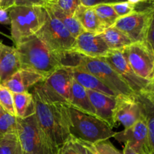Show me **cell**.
I'll return each instance as SVG.
<instances>
[{"label": "cell", "instance_id": "cell-1", "mask_svg": "<svg viewBox=\"0 0 154 154\" xmlns=\"http://www.w3.org/2000/svg\"><path fill=\"white\" fill-rule=\"evenodd\" d=\"M31 93L35 103L36 120L51 142L59 149L71 139L66 105L49 102L34 87Z\"/></svg>", "mask_w": 154, "mask_h": 154}, {"label": "cell", "instance_id": "cell-2", "mask_svg": "<svg viewBox=\"0 0 154 154\" xmlns=\"http://www.w3.org/2000/svg\"><path fill=\"white\" fill-rule=\"evenodd\" d=\"M21 69H28L40 74L44 78L60 68L55 53L36 35L23 39L15 45Z\"/></svg>", "mask_w": 154, "mask_h": 154}, {"label": "cell", "instance_id": "cell-3", "mask_svg": "<svg viewBox=\"0 0 154 154\" xmlns=\"http://www.w3.org/2000/svg\"><path fill=\"white\" fill-rule=\"evenodd\" d=\"M66 105L68 126L72 138L89 144L108 140L115 132L105 122L96 115Z\"/></svg>", "mask_w": 154, "mask_h": 154}, {"label": "cell", "instance_id": "cell-4", "mask_svg": "<svg viewBox=\"0 0 154 154\" xmlns=\"http://www.w3.org/2000/svg\"><path fill=\"white\" fill-rule=\"evenodd\" d=\"M17 135L24 154H57L58 148L51 142L38 123L35 114L17 117Z\"/></svg>", "mask_w": 154, "mask_h": 154}, {"label": "cell", "instance_id": "cell-5", "mask_svg": "<svg viewBox=\"0 0 154 154\" xmlns=\"http://www.w3.org/2000/svg\"><path fill=\"white\" fill-rule=\"evenodd\" d=\"M11 35L14 45L23 39L35 35L46 20V10L41 6L14 5L8 9Z\"/></svg>", "mask_w": 154, "mask_h": 154}, {"label": "cell", "instance_id": "cell-6", "mask_svg": "<svg viewBox=\"0 0 154 154\" xmlns=\"http://www.w3.org/2000/svg\"><path fill=\"white\" fill-rule=\"evenodd\" d=\"M72 81L71 69L60 67L34 87L49 102L69 105Z\"/></svg>", "mask_w": 154, "mask_h": 154}, {"label": "cell", "instance_id": "cell-7", "mask_svg": "<svg viewBox=\"0 0 154 154\" xmlns=\"http://www.w3.org/2000/svg\"><path fill=\"white\" fill-rule=\"evenodd\" d=\"M46 20L36 35L54 53L72 51L75 44V38L72 35L61 21L57 19L48 7Z\"/></svg>", "mask_w": 154, "mask_h": 154}, {"label": "cell", "instance_id": "cell-8", "mask_svg": "<svg viewBox=\"0 0 154 154\" xmlns=\"http://www.w3.org/2000/svg\"><path fill=\"white\" fill-rule=\"evenodd\" d=\"M78 69L87 71L96 76L117 96L126 97L136 96L129 85L104 58H90L84 56Z\"/></svg>", "mask_w": 154, "mask_h": 154}, {"label": "cell", "instance_id": "cell-9", "mask_svg": "<svg viewBox=\"0 0 154 154\" xmlns=\"http://www.w3.org/2000/svg\"><path fill=\"white\" fill-rule=\"evenodd\" d=\"M122 53L138 77L150 81L154 76V51L147 42L132 43Z\"/></svg>", "mask_w": 154, "mask_h": 154}, {"label": "cell", "instance_id": "cell-10", "mask_svg": "<svg viewBox=\"0 0 154 154\" xmlns=\"http://www.w3.org/2000/svg\"><path fill=\"white\" fill-rule=\"evenodd\" d=\"M152 5L137 10L132 14L119 18L113 26L126 35L132 43L144 42L147 40Z\"/></svg>", "mask_w": 154, "mask_h": 154}, {"label": "cell", "instance_id": "cell-11", "mask_svg": "<svg viewBox=\"0 0 154 154\" xmlns=\"http://www.w3.org/2000/svg\"><path fill=\"white\" fill-rule=\"evenodd\" d=\"M104 59L118 73L136 95L141 93L148 82V81L140 78L135 73L122 51H112L107 57H104Z\"/></svg>", "mask_w": 154, "mask_h": 154}, {"label": "cell", "instance_id": "cell-12", "mask_svg": "<svg viewBox=\"0 0 154 154\" xmlns=\"http://www.w3.org/2000/svg\"><path fill=\"white\" fill-rule=\"evenodd\" d=\"M72 51L90 58H104L112 51L102 35L88 32H84L76 38Z\"/></svg>", "mask_w": 154, "mask_h": 154}, {"label": "cell", "instance_id": "cell-13", "mask_svg": "<svg viewBox=\"0 0 154 154\" xmlns=\"http://www.w3.org/2000/svg\"><path fill=\"white\" fill-rule=\"evenodd\" d=\"M143 115L144 114L137 99V95L133 97L117 96L114 113V118L116 123L119 122L126 129L133 126Z\"/></svg>", "mask_w": 154, "mask_h": 154}, {"label": "cell", "instance_id": "cell-14", "mask_svg": "<svg viewBox=\"0 0 154 154\" xmlns=\"http://www.w3.org/2000/svg\"><path fill=\"white\" fill-rule=\"evenodd\" d=\"M147 126L144 115L133 126L124 129V130L115 132L114 138L121 143L127 144L135 151L139 153L147 150Z\"/></svg>", "mask_w": 154, "mask_h": 154}, {"label": "cell", "instance_id": "cell-15", "mask_svg": "<svg viewBox=\"0 0 154 154\" xmlns=\"http://www.w3.org/2000/svg\"><path fill=\"white\" fill-rule=\"evenodd\" d=\"M90 102L95 110V115L109 125L111 128L115 127L114 113L117 104V97L107 96L103 93L87 90Z\"/></svg>", "mask_w": 154, "mask_h": 154}, {"label": "cell", "instance_id": "cell-16", "mask_svg": "<svg viewBox=\"0 0 154 154\" xmlns=\"http://www.w3.org/2000/svg\"><path fill=\"white\" fill-rule=\"evenodd\" d=\"M45 79L40 74L28 69H20L0 85L6 87L12 93L29 92V89L34 87Z\"/></svg>", "mask_w": 154, "mask_h": 154}, {"label": "cell", "instance_id": "cell-17", "mask_svg": "<svg viewBox=\"0 0 154 154\" xmlns=\"http://www.w3.org/2000/svg\"><path fill=\"white\" fill-rule=\"evenodd\" d=\"M21 69L16 48L0 44V84Z\"/></svg>", "mask_w": 154, "mask_h": 154}, {"label": "cell", "instance_id": "cell-18", "mask_svg": "<svg viewBox=\"0 0 154 154\" xmlns=\"http://www.w3.org/2000/svg\"><path fill=\"white\" fill-rule=\"evenodd\" d=\"M70 69L73 79L77 81L80 85L84 87L86 90L99 92V93H103L107 96H113V97L119 96L113 90L105 85L99 78H96L90 72L83 70V69H78V68Z\"/></svg>", "mask_w": 154, "mask_h": 154}, {"label": "cell", "instance_id": "cell-19", "mask_svg": "<svg viewBox=\"0 0 154 154\" xmlns=\"http://www.w3.org/2000/svg\"><path fill=\"white\" fill-rule=\"evenodd\" d=\"M74 17L78 20L85 32L102 34L105 31L93 7L80 5L77 8Z\"/></svg>", "mask_w": 154, "mask_h": 154}, {"label": "cell", "instance_id": "cell-20", "mask_svg": "<svg viewBox=\"0 0 154 154\" xmlns=\"http://www.w3.org/2000/svg\"><path fill=\"white\" fill-rule=\"evenodd\" d=\"M69 106L95 115V110L90 102L87 90L73 79L71 90V101Z\"/></svg>", "mask_w": 154, "mask_h": 154}, {"label": "cell", "instance_id": "cell-21", "mask_svg": "<svg viewBox=\"0 0 154 154\" xmlns=\"http://www.w3.org/2000/svg\"><path fill=\"white\" fill-rule=\"evenodd\" d=\"M137 99L147 121L148 134L146 151L149 154H154V104L150 102L140 95H137Z\"/></svg>", "mask_w": 154, "mask_h": 154}, {"label": "cell", "instance_id": "cell-22", "mask_svg": "<svg viewBox=\"0 0 154 154\" xmlns=\"http://www.w3.org/2000/svg\"><path fill=\"white\" fill-rule=\"evenodd\" d=\"M101 35L111 51H122L132 44L126 35L114 26L106 29Z\"/></svg>", "mask_w": 154, "mask_h": 154}, {"label": "cell", "instance_id": "cell-23", "mask_svg": "<svg viewBox=\"0 0 154 154\" xmlns=\"http://www.w3.org/2000/svg\"><path fill=\"white\" fill-rule=\"evenodd\" d=\"M15 115L18 118H26L35 114V103L32 93L29 92L13 93Z\"/></svg>", "mask_w": 154, "mask_h": 154}, {"label": "cell", "instance_id": "cell-24", "mask_svg": "<svg viewBox=\"0 0 154 154\" xmlns=\"http://www.w3.org/2000/svg\"><path fill=\"white\" fill-rule=\"evenodd\" d=\"M45 7H48L51 11L54 14V16L60 20L64 26L67 29L68 31L72 34V36L76 38L79 35L84 32V29L78 20L72 15L67 14L63 11H62L55 3H51L47 5Z\"/></svg>", "mask_w": 154, "mask_h": 154}, {"label": "cell", "instance_id": "cell-25", "mask_svg": "<svg viewBox=\"0 0 154 154\" xmlns=\"http://www.w3.org/2000/svg\"><path fill=\"white\" fill-rule=\"evenodd\" d=\"M93 8L105 30L113 26L119 19L111 5H99Z\"/></svg>", "mask_w": 154, "mask_h": 154}, {"label": "cell", "instance_id": "cell-26", "mask_svg": "<svg viewBox=\"0 0 154 154\" xmlns=\"http://www.w3.org/2000/svg\"><path fill=\"white\" fill-rule=\"evenodd\" d=\"M0 154H22L17 134H8L0 137Z\"/></svg>", "mask_w": 154, "mask_h": 154}, {"label": "cell", "instance_id": "cell-27", "mask_svg": "<svg viewBox=\"0 0 154 154\" xmlns=\"http://www.w3.org/2000/svg\"><path fill=\"white\" fill-rule=\"evenodd\" d=\"M17 117L5 111L0 116V137L8 134H17Z\"/></svg>", "mask_w": 154, "mask_h": 154}, {"label": "cell", "instance_id": "cell-28", "mask_svg": "<svg viewBox=\"0 0 154 154\" xmlns=\"http://www.w3.org/2000/svg\"><path fill=\"white\" fill-rule=\"evenodd\" d=\"M84 143L88 146L89 148L94 154H123L111 144L109 139L99 141L95 144Z\"/></svg>", "mask_w": 154, "mask_h": 154}, {"label": "cell", "instance_id": "cell-29", "mask_svg": "<svg viewBox=\"0 0 154 154\" xmlns=\"http://www.w3.org/2000/svg\"><path fill=\"white\" fill-rule=\"evenodd\" d=\"M0 105L4 111L11 115H15L13 93L6 87L0 85Z\"/></svg>", "mask_w": 154, "mask_h": 154}, {"label": "cell", "instance_id": "cell-30", "mask_svg": "<svg viewBox=\"0 0 154 154\" xmlns=\"http://www.w3.org/2000/svg\"><path fill=\"white\" fill-rule=\"evenodd\" d=\"M111 5L115 11L116 14L119 17V18L132 14L137 11L136 5L127 1L114 3V4H111Z\"/></svg>", "mask_w": 154, "mask_h": 154}, {"label": "cell", "instance_id": "cell-31", "mask_svg": "<svg viewBox=\"0 0 154 154\" xmlns=\"http://www.w3.org/2000/svg\"><path fill=\"white\" fill-rule=\"evenodd\" d=\"M55 4L65 13L72 16H74L77 8L81 5L80 0H57Z\"/></svg>", "mask_w": 154, "mask_h": 154}, {"label": "cell", "instance_id": "cell-32", "mask_svg": "<svg viewBox=\"0 0 154 154\" xmlns=\"http://www.w3.org/2000/svg\"><path fill=\"white\" fill-rule=\"evenodd\" d=\"M138 95L144 97L151 103L154 104V76L150 81H148L144 88Z\"/></svg>", "mask_w": 154, "mask_h": 154}, {"label": "cell", "instance_id": "cell-33", "mask_svg": "<svg viewBox=\"0 0 154 154\" xmlns=\"http://www.w3.org/2000/svg\"><path fill=\"white\" fill-rule=\"evenodd\" d=\"M125 1L126 0H80V2L82 5L87 6V7H94L99 5H111Z\"/></svg>", "mask_w": 154, "mask_h": 154}, {"label": "cell", "instance_id": "cell-34", "mask_svg": "<svg viewBox=\"0 0 154 154\" xmlns=\"http://www.w3.org/2000/svg\"><path fill=\"white\" fill-rule=\"evenodd\" d=\"M71 141H72V145L76 149V150L79 154H94V153L89 148L88 146L84 141L75 139L72 137H71Z\"/></svg>", "mask_w": 154, "mask_h": 154}, {"label": "cell", "instance_id": "cell-35", "mask_svg": "<svg viewBox=\"0 0 154 154\" xmlns=\"http://www.w3.org/2000/svg\"><path fill=\"white\" fill-rule=\"evenodd\" d=\"M146 42L149 44V45L151 47L154 51V5H152L151 17H150V25H149Z\"/></svg>", "mask_w": 154, "mask_h": 154}, {"label": "cell", "instance_id": "cell-36", "mask_svg": "<svg viewBox=\"0 0 154 154\" xmlns=\"http://www.w3.org/2000/svg\"><path fill=\"white\" fill-rule=\"evenodd\" d=\"M48 5L46 0H14V5L18 6H41L45 7Z\"/></svg>", "mask_w": 154, "mask_h": 154}, {"label": "cell", "instance_id": "cell-37", "mask_svg": "<svg viewBox=\"0 0 154 154\" xmlns=\"http://www.w3.org/2000/svg\"><path fill=\"white\" fill-rule=\"evenodd\" d=\"M57 154H79L72 145L71 139L59 147Z\"/></svg>", "mask_w": 154, "mask_h": 154}, {"label": "cell", "instance_id": "cell-38", "mask_svg": "<svg viewBox=\"0 0 154 154\" xmlns=\"http://www.w3.org/2000/svg\"><path fill=\"white\" fill-rule=\"evenodd\" d=\"M0 24L11 25V19L8 10L0 8Z\"/></svg>", "mask_w": 154, "mask_h": 154}, {"label": "cell", "instance_id": "cell-39", "mask_svg": "<svg viewBox=\"0 0 154 154\" xmlns=\"http://www.w3.org/2000/svg\"><path fill=\"white\" fill-rule=\"evenodd\" d=\"M13 6H14V0H2L0 8L8 10Z\"/></svg>", "mask_w": 154, "mask_h": 154}, {"label": "cell", "instance_id": "cell-40", "mask_svg": "<svg viewBox=\"0 0 154 154\" xmlns=\"http://www.w3.org/2000/svg\"><path fill=\"white\" fill-rule=\"evenodd\" d=\"M123 154H138L136 151L133 150L129 144H125L124 149H123Z\"/></svg>", "mask_w": 154, "mask_h": 154}, {"label": "cell", "instance_id": "cell-41", "mask_svg": "<svg viewBox=\"0 0 154 154\" xmlns=\"http://www.w3.org/2000/svg\"><path fill=\"white\" fill-rule=\"evenodd\" d=\"M129 2L132 3V4L137 5L142 4V3H149L150 4V0H126Z\"/></svg>", "mask_w": 154, "mask_h": 154}, {"label": "cell", "instance_id": "cell-42", "mask_svg": "<svg viewBox=\"0 0 154 154\" xmlns=\"http://www.w3.org/2000/svg\"><path fill=\"white\" fill-rule=\"evenodd\" d=\"M48 2V4H51V3H56L57 0H46Z\"/></svg>", "mask_w": 154, "mask_h": 154}, {"label": "cell", "instance_id": "cell-43", "mask_svg": "<svg viewBox=\"0 0 154 154\" xmlns=\"http://www.w3.org/2000/svg\"><path fill=\"white\" fill-rule=\"evenodd\" d=\"M5 112V111H4V109H3L2 108V107L1 106V105H0V116L2 115V114H3V113Z\"/></svg>", "mask_w": 154, "mask_h": 154}, {"label": "cell", "instance_id": "cell-44", "mask_svg": "<svg viewBox=\"0 0 154 154\" xmlns=\"http://www.w3.org/2000/svg\"><path fill=\"white\" fill-rule=\"evenodd\" d=\"M138 154H149V153H147V152L146 151V150H142V151L140 152V153H138Z\"/></svg>", "mask_w": 154, "mask_h": 154}, {"label": "cell", "instance_id": "cell-45", "mask_svg": "<svg viewBox=\"0 0 154 154\" xmlns=\"http://www.w3.org/2000/svg\"><path fill=\"white\" fill-rule=\"evenodd\" d=\"M150 4L151 5H154V0H150Z\"/></svg>", "mask_w": 154, "mask_h": 154}, {"label": "cell", "instance_id": "cell-46", "mask_svg": "<svg viewBox=\"0 0 154 154\" xmlns=\"http://www.w3.org/2000/svg\"><path fill=\"white\" fill-rule=\"evenodd\" d=\"M1 3H2V0H0V5H1Z\"/></svg>", "mask_w": 154, "mask_h": 154}, {"label": "cell", "instance_id": "cell-47", "mask_svg": "<svg viewBox=\"0 0 154 154\" xmlns=\"http://www.w3.org/2000/svg\"><path fill=\"white\" fill-rule=\"evenodd\" d=\"M22 154H24V153H23V152H22Z\"/></svg>", "mask_w": 154, "mask_h": 154}, {"label": "cell", "instance_id": "cell-48", "mask_svg": "<svg viewBox=\"0 0 154 154\" xmlns=\"http://www.w3.org/2000/svg\"><path fill=\"white\" fill-rule=\"evenodd\" d=\"M0 43H2V42H0Z\"/></svg>", "mask_w": 154, "mask_h": 154}, {"label": "cell", "instance_id": "cell-49", "mask_svg": "<svg viewBox=\"0 0 154 154\" xmlns=\"http://www.w3.org/2000/svg\"><path fill=\"white\" fill-rule=\"evenodd\" d=\"M0 44H1V43H0Z\"/></svg>", "mask_w": 154, "mask_h": 154}]
</instances>
